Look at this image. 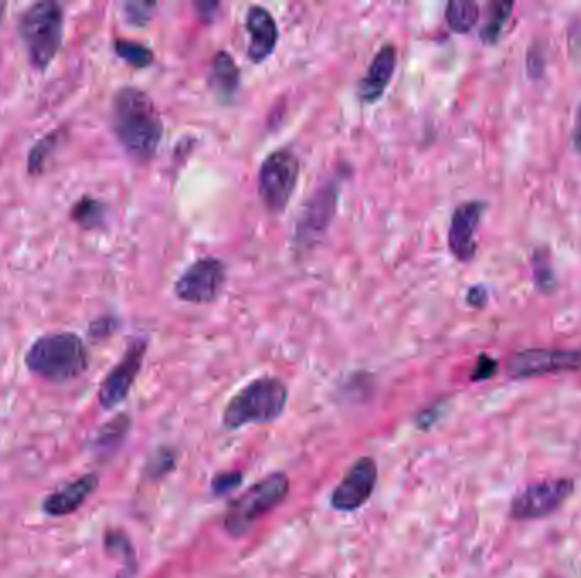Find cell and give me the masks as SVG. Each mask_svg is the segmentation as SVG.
<instances>
[{
	"mask_svg": "<svg viewBox=\"0 0 581 578\" xmlns=\"http://www.w3.org/2000/svg\"><path fill=\"white\" fill-rule=\"evenodd\" d=\"M227 284V267L218 258L206 257L194 261L191 267L177 279V297L184 303H215Z\"/></svg>",
	"mask_w": 581,
	"mask_h": 578,
	"instance_id": "cell-9",
	"label": "cell"
},
{
	"mask_svg": "<svg viewBox=\"0 0 581 578\" xmlns=\"http://www.w3.org/2000/svg\"><path fill=\"white\" fill-rule=\"evenodd\" d=\"M243 475L242 472H225V474H219L218 477L213 478V492L216 496H227V493L233 492L237 487L242 484Z\"/></svg>",
	"mask_w": 581,
	"mask_h": 578,
	"instance_id": "cell-27",
	"label": "cell"
},
{
	"mask_svg": "<svg viewBox=\"0 0 581 578\" xmlns=\"http://www.w3.org/2000/svg\"><path fill=\"white\" fill-rule=\"evenodd\" d=\"M65 14L56 2H36L23 12L20 36L28 51L29 63L38 72L47 70L55 60L63 39Z\"/></svg>",
	"mask_w": 581,
	"mask_h": 578,
	"instance_id": "cell-4",
	"label": "cell"
},
{
	"mask_svg": "<svg viewBox=\"0 0 581 578\" xmlns=\"http://www.w3.org/2000/svg\"><path fill=\"white\" fill-rule=\"evenodd\" d=\"M98 474L83 475L77 480L71 481L68 486H63L62 489L48 493L41 509L50 517L71 516L86 504L87 499L98 490Z\"/></svg>",
	"mask_w": 581,
	"mask_h": 578,
	"instance_id": "cell-14",
	"label": "cell"
},
{
	"mask_svg": "<svg viewBox=\"0 0 581 578\" xmlns=\"http://www.w3.org/2000/svg\"><path fill=\"white\" fill-rule=\"evenodd\" d=\"M288 387L276 376H262L235 394L223 411L227 429L249 424H269L281 418L288 406Z\"/></svg>",
	"mask_w": 581,
	"mask_h": 578,
	"instance_id": "cell-3",
	"label": "cell"
},
{
	"mask_svg": "<svg viewBox=\"0 0 581 578\" xmlns=\"http://www.w3.org/2000/svg\"><path fill=\"white\" fill-rule=\"evenodd\" d=\"M478 17H480V8L475 2H449L445 9L449 28L459 35L471 31L472 26L478 23Z\"/></svg>",
	"mask_w": 581,
	"mask_h": 578,
	"instance_id": "cell-19",
	"label": "cell"
},
{
	"mask_svg": "<svg viewBox=\"0 0 581 578\" xmlns=\"http://www.w3.org/2000/svg\"><path fill=\"white\" fill-rule=\"evenodd\" d=\"M300 180V159L289 150H277L262 162L258 195L270 214H281Z\"/></svg>",
	"mask_w": 581,
	"mask_h": 578,
	"instance_id": "cell-6",
	"label": "cell"
},
{
	"mask_svg": "<svg viewBox=\"0 0 581 578\" xmlns=\"http://www.w3.org/2000/svg\"><path fill=\"white\" fill-rule=\"evenodd\" d=\"M378 484V465L371 457L357 460L330 497V504L340 513H354L369 502Z\"/></svg>",
	"mask_w": 581,
	"mask_h": 578,
	"instance_id": "cell-10",
	"label": "cell"
},
{
	"mask_svg": "<svg viewBox=\"0 0 581 578\" xmlns=\"http://www.w3.org/2000/svg\"><path fill=\"white\" fill-rule=\"evenodd\" d=\"M496 370H498V361L487 357V355H481V357L478 358L477 367L472 370L471 381H488V378H492V376L495 375Z\"/></svg>",
	"mask_w": 581,
	"mask_h": 578,
	"instance_id": "cell-28",
	"label": "cell"
},
{
	"mask_svg": "<svg viewBox=\"0 0 581 578\" xmlns=\"http://www.w3.org/2000/svg\"><path fill=\"white\" fill-rule=\"evenodd\" d=\"M2 12H4V4H0V20H2Z\"/></svg>",
	"mask_w": 581,
	"mask_h": 578,
	"instance_id": "cell-33",
	"label": "cell"
},
{
	"mask_svg": "<svg viewBox=\"0 0 581 578\" xmlns=\"http://www.w3.org/2000/svg\"><path fill=\"white\" fill-rule=\"evenodd\" d=\"M247 31L250 35L249 55L250 62H266L277 47L279 39V29L273 14L266 8L252 5L247 12L245 20Z\"/></svg>",
	"mask_w": 581,
	"mask_h": 578,
	"instance_id": "cell-13",
	"label": "cell"
},
{
	"mask_svg": "<svg viewBox=\"0 0 581 578\" xmlns=\"http://www.w3.org/2000/svg\"><path fill=\"white\" fill-rule=\"evenodd\" d=\"M129 427H131V418L126 414L116 415L110 423L99 429L98 436L94 439V450L101 454H110L122 447L126 436H128Z\"/></svg>",
	"mask_w": 581,
	"mask_h": 578,
	"instance_id": "cell-18",
	"label": "cell"
},
{
	"mask_svg": "<svg viewBox=\"0 0 581 578\" xmlns=\"http://www.w3.org/2000/svg\"><path fill=\"white\" fill-rule=\"evenodd\" d=\"M333 209H336V192L330 189L318 192L306 207L305 214L301 216L300 226H298V236L301 241L308 243L324 234L332 219Z\"/></svg>",
	"mask_w": 581,
	"mask_h": 578,
	"instance_id": "cell-16",
	"label": "cell"
},
{
	"mask_svg": "<svg viewBox=\"0 0 581 578\" xmlns=\"http://www.w3.org/2000/svg\"><path fill=\"white\" fill-rule=\"evenodd\" d=\"M559 372H581V348L523 349L507 361L508 376L515 381Z\"/></svg>",
	"mask_w": 581,
	"mask_h": 578,
	"instance_id": "cell-8",
	"label": "cell"
},
{
	"mask_svg": "<svg viewBox=\"0 0 581 578\" xmlns=\"http://www.w3.org/2000/svg\"><path fill=\"white\" fill-rule=\"evenodd\" d=\"M24 361L33 375L51 384H67L87 372L89 351L75 333L47 334L33 343Z\"/></svg>",
	"mask_w": 581,
	"mask_h": 578,
	"instance_id": "cell-2",
	"label": "cell"
},
{
	"mask_svg": "<svg viewBox=\"0 0 581 578\" xmlns=\"http://www.w3.org/2000/svg\"><path fill=\"white\" fill-rule=\"evenodd\" d=\"M105 548H108L111 555L123 558L126 567H137L134 547H131L128 538H126V535H123V532H108V535H105Z\"/></svg>",
	"mask_w": 581,
	"mask_h": 578,
	"instance_id": "cell-23",
	"label": "cell"
},
{
	"mask_svg": "<svg viewBox=\"0 0 581 578\" xmlns=\"http://www.w3.org/2000/svg\"><path fill=\"white\" fill-rule=\"evenodd\" d=\"M114 50L119 59L125 60L128 65L135 66V68H144V66L152 65L153 60H155L150 48L135 43V41H128V39H117Z\"/></svg>",
	"mask_w": 581,
	"mask_h": 578,
	"instance_id": "cell-22",
	"label": "cell"
},
{
	"mask_svg": "<svg viewBox=\"0 0 581 578\" xmlns=\"http://www.w3.org/2000/svg\"><path fill=\"white\" fill-rule=\"evenodd\" d=\"M483 203H465L460 204L454 210L451 226H449V249L459 261H469L477 255V234L478 226L483 218Z\"/></svg>",
	"mask_w": 581,
	"mask_h": 578,
	"instance_id": "cell-12",
	"label": "cell"
},
{
	"mask_svg": "<svg viewBox=\"0 0 581 578\" xmlns=\"http://www.w3.org/2000/svg\"><path fill=\"white\" fill-rule=\"evenodd\" d=\"M396 62H399V55L393 44H387L376 53L375 60L367 68V74L361 78L359 86H357V95L364 104H375L384 95L393 78Z\"/></svg>",
	"mask_w": 581,
	"mask_h": 578,
	"instance_id": "cell-15",
	"label": "cell"
},
{
	"mask_svg": "<svg viewBox=\"0 0 581 578\" xmlns=\"http://www.w3.org/2000/svg\"><path fill=\"white\" fill-rule=\"evenodd\" d=\"M72 219L86 230L101 226L104 219V206L96 198L84 197L72 209Z\"/></svg>",
	"mask_w": 581,
	"mask_h": 578,
	"instance_id": "cell-21",
	"label": "cell"
},
{
	"mask_svg": "<svg viewBox=\"0 0 581 578\" xmlns=\"http://www.w3.org/2000/svg\"><path fill=\"white\" fill-rule=\"evenodd\" d=\"M288 475L276 472L262 478L255 486L250 487L242 496L230 502L223 517L225 531L233 538H242L262 517L281 504L288 497Z\"/></svg>",
	"mask_w": 581,
	"mask_h": 578,
	"instance_id": "cell-5",
	"label": "cell"
},
{
	"mask_svg": "<svg viewBox=\"0 0 581 578\" xmlns=\"http://www.w3.org/2000/svg\"><path fill=\"white\" fill-rule=\"evenodd\" d=\"M144 354H147L144 339L131 342L122 360L117 361V365L108 373L99 387V404L102 409L110 411L117 408L128 397L143 367Z\"/></svg>",
	"mask_w": 581,
	"mask_h": 578,
	"instance_id": "cell-11",
	"label": "cell"
},
{
	"mask_svg": "<svg viewBox=\"0 0 581 578\" xmlns=\"http://www.w3.org/2000/svg\"><path fill=\"white\" fill-rule=\"evenodd\" d=\"M155 4H149V2H141V4H126V16L131 23L144 24L152 16V9Z\"/></svg>",
	"mask_w": 581,
	"mask_h": 578,
	"instance_id": "cell-30",
	"label": "cell"
},
{
	"mask_svg": "<svg viewBox=\"0 0 581 578\" xmlns=\"http://www.w3.org/2000/svg\"><path fill=\"white\" fill-rule=\"evenodd\" d=\"M117 321L116 319L101 318L98 321L92 322L89 326V336L96 342H101V339L110 338L111 334L116 331Z\"/></svg>",
	"mask_w": 581,
	"mask_h": 578,
	"instance_id": "cell-29",
	"label": "cell"
},
{
	"mask_svg": "<svg viewBox=\"0 0 581 578\" xmlns=\"http://www.w3.org/2000/svg\"><path fill=\"white\" fill-rule=\"evenodd\" d=\"M514 2H493L490 4V16L481 29V39L484 43H496L500 38V33L504 29L505 23L510 17Z\"/></svg>",
	"mask_w": 581,
	"mask_h": 578,
	"instance_id": "cell-20",
	"label": "cell"
},
{
	"mask_svg": "<svg viewBox=\"0 0 581 578\" xmlns=\"http://www.w3.org/2000/svg\"><path fill=\"white\" fill-rule=\"evenodd\" d=\"M574 490L570 478H553L527 486L511 499L510 517L515 521L546 519L563 508Z\"/></svg>",
	"mask_w": 581,
	"mask_h": 578,
	"instance_id": "cell-7",
	"label": "cell"
},
{
	"mask_svg": "<svg viewBox=\"0 0 581 578\" xmlns=\"http://www.w3.org/2000/svg\"><path fill=\"white\" fill-rule=\"evenodd\" d=\"M210 84L219 98H233L240 86V70L235 60L227 51H218L213 59Z\"/></svg>",
	"mask_w": 581,
	"mask_h": 578,
	"instance_id": "cell-17",
	"label": "cell"
},
{
	"mask_svg": "<svg viewBox=\"0 0 581 578\" xmlns=\"http://www.w3.org/2000/svg\"><path fill=\"white\" fill-rule=\"evenodd\" d=\"M56 141H59V131L51 132L47 138L39 141L35 147H33L31 153H29L28 159V170L29 174H41L43 171L45 165H47L48 156L53 152Z\"/></svg>",
	"mask_w": 581,
	"mask_h": 578,
	"instance_id": "cell-24",
	"label": "cell"
},
{
	"mask_svg": "<svg viewBox=\"0 0 581 578\" xmlns=\"http://www.w3.org/2000/svg\"><path fill=\"white\" fill-rule=\"evenodd\" d=\"M534 275L538 287L541 291L550 292L553 288L554 275L551 272L550 260L544 252H539L534 257Z\"/></svg>",
	"mask_w": 581,
	"mask_h": 578,
	"instance_id": "cell-26",
	"label": "cell"
},
{
	"mask_svg": "<svg viewBox=\"0 0 581 578\" xmlns=\"http://www.w3.org/2000/svg\"><path fill=\"white\" fill-rule=\"evenodd\" d=\"M573 146L578 153H581V105L580 111H578L577 120H574Z\"/></svg>",
	"mask_w": 581,
	"mask_h": 578,
	"instance_id": "cell-32",
	"label": "cell"
},
{
	"mask_svg": "<svg viewBox=\"0 0 581 578\" xmlns=\"http://www.w3.org/2000/svg\"><path fill=\"white\" fill-rule=\"evenodd\" d=\"M113 129L126 153L140 164L155 156L164 137V123L155 104L135 87H125L114 95Z\"/></svg>",
	"mask_w": 581,
	"mask_h": 578,
	"instance_id": "cell-1",
	"label": "cell"
},
{
	"mask_svg": "<svg viewBox=\"0 0 581 578\" xmlns=\"http://www.w3.org/2000/svg\"><path fill=\"white\" fill-rule=\"evenodd\" d=\"M176 466V453L170 448H161V450L153 453L147 465V474L150 478H162L174 470Z\"/></svg>",
	"mask_w": 581,
	"mask_h": 578,
	"instance_id": "cell-25",
	"label": "cell"
},
{
	"mask_svg": "<svg viewBox=\"0 0 581 578\" xmlns=\"http://www.w3.org/2000/svg\"><path fill=\"white\" fill-rule=\"evenodd\" d=\"M468 303L472 307H483L487 304V291L483 287H472L468 292Z\"/></svg>",
	"mask_w": 581,
	"mask_h": 578,
	"instance_id": "cell-31",
	"label": "cell"
}]
</instances>
